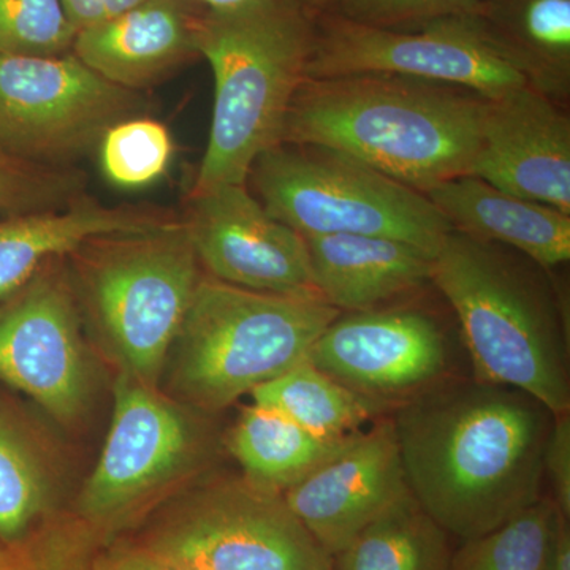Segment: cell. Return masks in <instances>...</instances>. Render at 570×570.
<instances>
[{
	"instance_id": "obj_1",
	"label": "cell",
	"mask_w": 570,
	"mask_h": 570,
	"mask_svg": "<svg viewBox=\"0 0 570 570\" xmlns=\"http://www.w3.org/2000/svg\"><path fill=\"white\" fill-rule=\"evenodd\" d=\"M390 420L409 491L450 538H479L543 498L553 412L534 396L445 377Z\"/></svg>"
},
{
	"instance_id": "obj_2",
	"label": "cell",
	"mask_w": 570,
	"mask_h": 570,
	"mask_svg": "<svg viewBox=\"0 0 570 570\" xmlns=\"http://www.w3.org/2000/svg\"><path fill=\"white\" fill-rule=\"evenodd\" d=\"M489 99L396 75L306 78L283 141L344 154L426 194L471 174Z\"/></svg>"
},
{
	"instance_id": "obj_3",
	"label": "cell",
	"mask_w": 570,
	"mask_h": 570,
	"mask_svg": "<svg viewBox=\"0 0 570 570\" xmlns=\"http://www.w3.org/2000/svg\"><path fill=\"white\" fill-rule=\"evenodd\" d=\"M431 283L460 322L474 379L570 411L569 317L550 269L523 254L450 230Z\"/></svg>"
},
{
	"instance_id": "obj_4",
	"label": "cell",
	"mask_w": 570,
	"mask_h": 570,
	"mask_svg": "<svg viewBox=\"0 0 570 570\" xmlns=\"http://www.w3.org/2000/svg\"><path fill=\"white\" fill-rule=\"evenodd\" d=\"M314 33L316 14L298 0H257L242 9L197 13L195 48L213 69L214 108L193 194L246 184L255 160L281 145L307 78Z\"/></svg>"
},
{
	"instance_id": "obj_5",
	"label": "cell",
	"mask_w": 570,
	"mask_h": 570,
	"mask_svg": "<svg viewBox=\"0 0 570 570\" xmlns=\"http://www.w3.org/2000/svg\"><path fill=\"white\" fill-rule=\"evenodd\" d=\"M340 314L316 296L202 279L174 343L175 385L197 406L227 407L306 360Z\"/></svg>"
},
{
	"instance_id": "obj_6",
	"label": "cell",
	"mask_w": 570,
	"mask_h": 570,
	"mask_svg": "<svg viewBox=\"0 0 570 570\" xmlns=\"http://www.w3.org/2000/svg\"><path fill=\"white\" fill-rule=\"evenodd\" d=\"M249 176L266 212L303 238L387 236L434 258L452 230L425 194L332 149L281 142Z\"/></svg>"
},
{
	"instance_id": "obj_7",
	"label": "cell",
	"mask_w": 570,
	"mask_h": 570,
	"mask_svg": "<svg viewBox=\"0 0 570 570\" xmlns=\"http://www.w3.org/2000/svg\"><path fill=\"white\" fill-rule=\"evenodd\" d=\"M89 266L88 291L130 376L153 385L200 284L186 227L118 235Z\"/></svg>"
},
{
	"instance_id": "obj_8",
	"label": "cell",
	"mask_w": 570,
	"mask_h": 570,
	"mask_svg": "<svg viewBox=\"0 0 570 570\" xmlns=\"http://www.w3.org/2000/svg\"><path fill=\"white\" fill-rule=\"evenodd\" d=\"M396 75L469 89L494 99L527 85L474 13L436 18L406 28H382L316 14L307 78Z\"/></svg>"
},
{
	"instance_id": "obj_9",
	"label": "cell",
	"mask_w": 570,
	"mask_h": 570,
	"mask_svg": "<svg viewBox=\"0 0 570 570\" xmlns=\"http://www.w3.org/2000/svg\"><path fill=\"white\" fill-rule=\"evenodd\" d=\"M142 546L195 570H333L284 494L249 480L217 483L160 520Z\"/></svg>"
},
{
	"instance_id": "obj_10",
	"label": "cell",
	"mask_w": 570,
	"mask_h": 570,
	"mask_svg": "<svg viewBox=\"0 0 570 570\" xmlns=\"http://www.w3.org/2000/svg\"><path fill=\"white\" fill-rule=\"evenodd\" d=\"M134 96L77 56H0V146L13 156L66 157L127 119Z\"/></svg>"
},
{
	"instance_id": "obj_11",
	"label": "cell",
	"mask_w": 570,
	"mask_h": 570,
	"mask_svg": "<svg viewBox=\"0 0 570 570\" xmlns=\"http://www.w3.org/2000/svg\"><path fill=\"white\" fill-rule=\"evenodd\" d=\"M307 360L352 392L397 406L449 377L444 332L414 307L341 313L311 347Z\"/></svg>"
},
{
	"instance_id": "obj_12",
	"label": "cell",
	"mask_w": 570,
	"mask_h": 570,
	"mask_svg": "<svg viewBox=\"0 0 570 570\" xmlns=\"http://www.w3.org/2000/svg\"><path fill=\"white\" fill-rule=\"evenodd\" d=\"M186 230L214 279L246 291L322 299L306 239L266 212L246 184L193 194Z\"/></svg>"
},
{
	"instance_id": "obj_13",
	"label": "cell",
	"mask_w": 570,
	"mask_h": 570,
	"mask_svg": "<svg viewBox=\"0 0 570 570\" xmlns=\"http://www.w3.org/2000/svg\"><path fill=\"white\" fill-rule=\"evenodd\" d=\"M7 298L0 306V381L56 419H77L88 370L69 292L55 277H32Z\"/></svg>"
},
{
	"instance_id": "obj_14",
	"label": "cell",
	"mask_w": 570,
	"mask_h": 570,
	"mask_svg": "<svg viewBox=\"0 0 570 570\" xmlns=\"http://www.w3.org/2000/svg\"><path fill=\"white\" fill-rule=\"evenodd\" d=\"M194 452L193 426L178 409L130 374L118 379L110 433L86 483L81 512L105 520L170 478Z\"/></svg>"
},
{
	"instance_id": "obj_15",
	"label": "cell",
	"mask_w": 570,
	"mask_h": 570,
	"mask_svg": "<svg viewBox=\"0 0 570 570\" xmlns=\"http://www.w3.org/2000/svg\"><path fill=\"white\" fill-rule=\"evenodd\" d=\"M407 493L389 419L358 431L346 448L283 494L296 519L333 558Z\"/></svg>"
},
{
	"instance_id": "obj_16",
	"label": "cell",
	"mask_w": 570,
	"mask_h": 570,
	"mask_svg": "<svg viewBox=\"0 0 570 570\" xmlns=\"http://www.w3.org/2000/svg\"><path fill=\"white\" fill-rule=\"evenodd\" d=\"M570 214V116L528 85L489 99L471 174Z\"/></svg>"
},
{
	"instance_id": "obj_17",
	"label": "cell",
	"mask_w": 570,
	"mask_h": 570,
	"mask_svg": "<svg viewBox=\"0 0 570 570\" xmlns=\"http://www.w3.org/2000/svg\"><path fill=\"white\" fill-rule=\"evenodd\" d=\"M197 13L183 0H145L140 6L75 37L73 56L124 89L153 85L197 56Z\"/></svg>"
},
{
	"instance_id": "obj_18",
	"label": "cell",
	"mask_w": 570,
	"mask_h": 570,
	"mask_svg": "<svg viewBox=\"0 0 570 570\" xmlns=\"http://www.w3.org/2000/svg\"><path fill=\"white\" fill-rule=\"evenodd\" d=\"M456 234L523 254L542 268L570 261V214L464 175L425 194Z\"/></svg>"
},
{
	"instance_id": "obj_19",
	"label": "cell",
	"mask_w": 570,
	"mask_h": 570,
	"mask_svg": "<svg viewBox=\"0 0 570 570\" xmlns=\"http://www.w3.org/2000/svg\"><path fill=\"white\" fill-rule=\"evenodd\" d=\"M305 239L316 291L340 313L384 307L431 283L433 257L400 239L367 235Z\"/></svg>"
},
{
	"instance_id": "obj_20",
	"label": "cell",
	"mask_w": 570,
	"mask_h": 570,
	"mask_svg": "<svg viewBox=\"0 0 570 570\" xmlns=\"http://www.w3.org/2000/svg\"><path fill=\"white\" fill-rule=\"evenodd\" d=\"M159 228L165 227L151 214L94 204L0 220V299L20 291L56 255L77 250L102 236L146 234Z\"/></svg>"
},
{
	"instance_id": "obj_21",
	"label": "cell",
	"mask_w": 570,
	"mask_h": 570,
	"mask_svg": "<svg viewBox=\"0 0 570 570\" xmlns=\"http://www.w3.org/2000/svg\"><path fill=\"white\" fill-rule=\"evenodd\" d=\"M474 14L527 85L568 108L570 0H480Z\"/></svg>"
},
{
	"instance_id": "obj_22",
	"label": "cell",
	"mask_w": 570,
	"mask_h": 570,
	"mask_svg": "<svg viewBox=\"0 0 570 570\" xmlns=\"http://www.w3.org/2000/svg\"><path fill=\"white\" fill-rule=\"evenodd\" d=\"M355 434L317 436L275 409L254 403L239 415L228 448L249 482L284 493L346 448Z\"/></svg>"
},
{
	"instance_id": "obj_23",
	"label": "cell",
	"mask_w": 570,
	"mask_h": 570,
	"mask_svg": "<svg viewBox=\"0 0 570 570\" xmlns=\"http://www.w3.org/2000/svg\"><path fill=\"white\" fill-rule=\"evenodd\" d=\"M450 535L404 494L335 554L333 570H450Z\"/></svg>"
},
{
	"instance_id": "obj_24",
	"label": "cell",
	"mask_w": 570,
	"mask_h": 570,
	"mask_svg": "<svg viewBox=\"0 0 570 570\" xmlns=\"http://www.w3.org/2000/svg\"><path fill=\"white\" fill-rule=\"evenodd\" d=\"M250 395L254 403L275 409L322 438L351 436L367 420L385 411L376 401L352 392L307 358L254 389Z\"/></svg>"
},
{
	"instance_id": "obj_25",
	"label": "cell",
	"mask_w": 570,
	"mask_h": 570,
	"mask_svg": "<svg viewBox=\"0 0 570 570\" xmlns=\"http://www.w3.org/2000/svg\"><path fill=\"white\" fill-rule=\"evenodd\" d=\"M558 510L542 498L497 530L461 540L450 570H543Z\"/></svg>"
},
{
	"instance_id": "obj_26",
	"label": "cell",
	"mask_w": 570,
	"mask_h": 570,
	"mask_svg": "<svg viewBox=\"0 0 570 570\" xmlns=\"http://www.w3.org/2000/svg\"><path fill=\"white\" fill-rule=\"evenodd\" d=\"M174 141L164 124L153 119H122L100 138L104 174L115 186L138 189L167 171Z\"/></svg>"
},
{
	"instance_id": "obj_27",
	"label": "cell",
	"mask_w": 570,
	"mask_h": 570,
	"mask_svg": "<svg viewBox=\"0 0 570 570\" xmlns=\"http://www.w3.org/2000/svg\"><path fill=\"white\" fill-rule=\"evenodd\" d=\"M47 504V483L31 450L0 417V540L20 542Z\"/></svg>"
},
{
	"instance_id": "obj_28",
	"label": "cell",
	"mask_w": 570,
	"mask_h": 570,
	"mask_svg": "<svg viewBox=\"0 0 570 570\" xmlns=\"http://www.w3.org/2000/svg\"><path fill=\"white\" fill-rule=\"evenodd\" d=\"M75 37L61 0H0V56L67 55Z\"/></svg>"
},
{
	"instance_id": "obj_29",
	"label": "cell",
	"mask_w": 570,
	"mask_h": 570,
	"mask_svg": "<svg viewBox=\"0 0 570 570\" xmlns=\"http://www.w3.org/2000/svg\"><path fill=\"white\" fill-rule=\"evenodd\" d=\"M480 0H337L335 13L382 28H406L442 17L474 13Z\"/></svg>"
},
{
	"instance_id": "obj_30",
	"label": "cell",
	"mask_w": 570,
	"mask_h": 570,
	"mask_svg": "<svg viewBox=\"0 0 570 570\" xmlns=\"http://www.w3.org/2000/svg\"><path fill=\"white\" fill-rule=\"evenodd\" d=\"M70 179L45 174L18 164L13 154L0 146V209L45 212L55 208L70 193Z\"/></svg>"
},
{
	"instance_id": "obj_31",
	"label": "cell",
	"mask_w": 570,
	"mask_h": 570,
	"mask_svg": "<svg viewBox=\"0 0 570 570\" xmlns=\"http://www.w3.org/2000/svg\"><path fill=\"white\" fill-rule=\"evenodd\" d=\"M543 478L553 491V504L570 520V411L553 414L546 450Z\"/></svg>"
},
{
	"instance_id": "obj_32",
	"label": "cell",
	"mask_w": 570,
	"mask_h": 570,
	"mask_svg": "<svg viewBox=\"0 0 570 570\" xmlns=\"http://www.w3.org/2000/svg\"><path fill=\"white\" fill-rule=\"evenodd\" d=\"M0 570H92V562L86 566L80 551L51 549V547H24L13 543L0 551Z\"/></svg>"
},
{
	"instance_id": "obj_33",
	"label": "cell",
	"mask_w": 570,
	"mask_h": 570,
	"mask_svg": "<svg viewBox=\"0 0 570 570\" xmlns=\"http://www.w3.org/2000/svg\"><path fill=\"white\" fill-rule=\"evenodd\" d=\"M92 570H195L145 546L115 547L92 561Z\"/></svg>"
},
{
	"instance_id": "obj_34",
	"label": "cell",
	"mask_w": 570,
	"mask_h": 570,
	"mask_svg": "<svg viewBox=\"0 0 570 570\" xmlns=\"http://www.w3.org/2000/svg\"><path fill=\"white\" fill-rule=\"evenodd\" d=\"M63 10L75 31L92 28L99 22L135 9L145 0H61Z\"/></svg>"
},
{
	"instance_id": "obj_35",
	"label": "cell",
	"mask_w": 570,
	"mask_h": 570,
	"mask_svg": "<svg viewBox=\"0 0 570 570\" xmlns=\"http://www.w3.org/2000/svg\"><path fill=\"white\" fill-rule=\"evenodd\" d=\"M570 520L558 513L543 570H570Z\"/></svg>"
},
{
	"instance_id": "obj_36",
	"label": "cell",
	"mask_w": 570,
	"mask_h": 570,
	"mask_svg": "<svg viewBox=\"0 0 570 570\" xmlns=\"http://www.w3.org/2000/svg\"><path fill=\"white\" fill-rule=\"evenodd\" d=\"M195 2L204 3L208 10H235L250 6L257 0H195Z\"/></svg>"
},
{
	"instance_id": "obj_37",
	"label": "cell",
	"mask_w": 570,
	"mask_h": 570,
	"mask_svg": "<svg viewBox=\"0 0 570 570\" xmlns=\"http://www.w3.org/2000/svg\"><path fill=\"white\" fill-rule=\"evenodd\" d=\"M307 11L313 14L326 13L335 9L337 0H298Z\"/></svg>"
},
{
	"instance_id": "obj_38",
	"label": "cell",
	"mask_w": 570,
	"mask_h": 570,
	"mask_svg": "<svg viewBox=\"0 0 570 570\" xmlns=\"http://www.w3.org/2000/svg\"><path fill=\"white\" fill-rule=\"evenodd\" d=\"M0 551H2V550H0Z\"/></svg>"
}]
</instances>
